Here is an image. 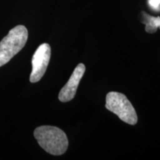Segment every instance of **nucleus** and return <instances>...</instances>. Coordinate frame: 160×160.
Instances as JSON below:
<instances>
[{"instance_id":"nucleus-1","label":"nucleus","mask_w":160,"mask_h":160,"mask_svg":"<svg viewBox=\"0 0 160 160\" xmlns=\"http://www.w3.org/2000/svg\"><path fill=\"white\" fill-rule=\"evenodd\" d=\"M35 139L42 148L51 155L65 153L68 148V139L62 130L54 126H39L33 132Z\"/></svg>"},{"instance_id":"nucleus-2","label":"nucleus","mask_w":160,"mask_h":160,"mask_svg":"<svg viewBox=\"0 0 160 160\" xmlns=\"http://www.w3.org/2000/svg\"><path fill=\"white\" fill-rule=\"evenodd\" d=\"M28 31L24 25H17L0 42V67L7 64L25 47Z\"/></svg>"},{"instance_id":"nucleus-3","label":"nucleus","mask_w":160,"mask_h":160,"mask_svg":"<svg viewBox=\"0 0 160 160\" xmlns=\"http://www.w3.org/2000/svg\"><path fill=\"white\" fill-rule=\"evenodd\" d=\"M105 108L118 116L122 121L129 125H136L137 112L125 95L118 92H109L106 96Z\"/></svg>"},{"instance_id":"nucleus-4","label":"nucleus","mask_w":160,"mask_h":160,"mask_svg":"<svg viewBox=\"0 0 160 160\" xmlns=\"http://www.w3.org/2000/svg\"><path fill=\"white\" fill-rule=\"evenodd\" d=\"M51 54V46L48 44L43 43L39 46L32 58V71L30 76L31 82H37L42 78L48 66Z\"/></svg>"},{"instance_id":"nucleus-5","label":"nucleus","mask_w":160,"mask_h":160,"mask_svg":"<svg viewBox=\"0 0 160 160\" xmlns=\"http://www.w3.org/2000/svg\"><path fill=\"white\" fill-rule=\"evenodd\" d=\"M85 72V66L80 63L77 66L68 82L65 84L59 94V99L62 102H67L74 98L78 86Z\"/></svg>"},{"instance_id":"nucleus-6","label":"nucleus","mask_w":160,"mask_h":160,"mask_svg":"<svg viewBox=\"0 0 160 160\" xmlns=\"http://www.w3.org/2000/svg\"><path fill=\"white\" fill-rule=\"evenodd\" d=\"M142 22L145 24V31L149 33H156L157 28L160 29V17H151L146 13L145 12H142Z\"/></svg>"},{"instance_id":"nucleus-7","label":"nucleus","mask_w":160,"mask_h":160,"mask_svg":"<svg viewBox=\"0 0 160 160\" xmlns=\"http://www.w3.org/2000/svg\"><path fill=\"white\" fill-rule=\"evenodd\" d=\"M148 5L152 9L156 11L160 10V0H148Z\"/></svg>"}]
</instances>
